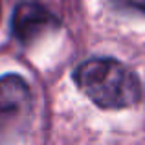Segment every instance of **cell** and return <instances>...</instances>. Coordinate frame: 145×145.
I'll use <instances>...</instances> for the list:
<instances>
[{
	"label": "cell",
	"mask_w": 145,
	"mask_h": 145,
	"mask_svg": "<svg viewBox=\"0 0 145 145\" xmlns=\"http://www.w3.org/2000/svg\"><path fill=\"white\" fill-rule=\"evenodd\" d=\"M74 81L90 101L106 110L129 108L142 96L138 75L110 57H94L81 63L74 70Z\"/></svg>",
	"instance_id": "6da1fadb"
},
{
	"label": "cell",
	"mask_w": 145,
	"mask_h": 145,
	"mask_svg": "<svg viewBox=\"0 0 145 145\" xmlns=\"http://www.w3.org/2000/svg\"><path fill=\"white\" fill-rule=\"evenodd\" d=\"M33 99L29 86L20 75L0 77V142H17L31 123Z\"/></svg>",
	"instance_id": "7a4b0ae2"
},
{
	"label": "cell",
	"mask_w": 145,
	"mask_h": 145,
	"mask_svg": "<svg viewBox=\"0 0 145 145\" xmlns=\"http://www.w3.org/2000/svg\"><path fill=\"white\" fill-rule=\"evenodd\" d=\"M57 28H59L57 17L35 0H22L13 11L11 31L15 39L24 46L35 42L44 33L53 31Z\"/></svg>",
	"instance_id": "3957f363"
},
{
	"label": "cell",
	"mask_w": 145,
	"mask_h": 145,
	"mask_svg": "<svg viewBox=\"0 0 145 145\" xmlns=\"http://www.w3.org/2000/svg\"><path fill=\"white\" fill-rule=\"evenodd\" d=\"M112 4L118 9H129V11L145 13V0H112Z\"/></svg>",
	"instance_id": "277c9868"
}]
</instances>
